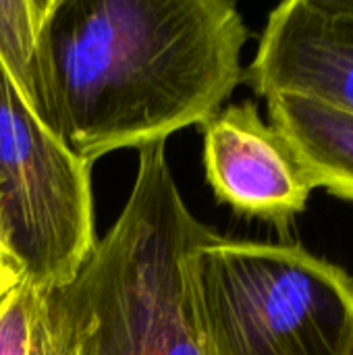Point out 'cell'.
Here are the masks:
<instances>
[{"instance_id": "obj_1", "label": "cell", "mask_w": 353, "mask_h": 355, "mask_svg": "<svg viewBox=\"0 0 353 355\" xmlns=\"http://www.w3.org/2000/svg\"><path fill=\"white\" fill-rule=\"evenodd\" d=\"M246 42L231 0H54L46 125L87 164L202 127L243 81Z\"/></svg>"}, {"instance_id": "obj_2", "label": "cell", "mask_w": 353, "mask_h": 355, "mask_svg": "<svg viewBox=\"0 0 353 355\" xmlns=\"http://www.w3.org/2000/svg\"><path fill=\"white\" fill-rule=\"evenodd\" d=\"M210 233L177 187L166 141L139 148L114 225L69 283L40 289L31 355H212L189 277Z\"/></svg>"}, {"instance_id": "obj_3", "label": "cell", "mask_w": 353, "mask_h": 355, "mask_svg": "<svg viewBox=\"0 0 353 355\" xmlns=\"http://www.w3.org/2000/svg\"><path fill=\"white\" fill-rule=\"evenodd\" d=\"M189 277L212 355H353V277L300 243L212 231Z\"/></svg>"}, {"instance_id": "obj_4", "label": "cell", "mask_w": 353, "mask_h": 355, "mask_svg": "<svg viewBox=\"0 0 353 355\" xmlns=\"http://www.w3.org/2000/svg\"><path fill=\"white\" fill-rule=\"evenodd\" d=\"M0 229L25 279L69 283L96 243L92 164L29 108L0 62Z\"/></svg>"}, {"instance_id": "obj_5", "label": "cell", "mask_w": 353, "mask_h": 355, "mask_svg": "<svg viewBox=\"0 0 353 355\" xmlns=\"http://www.w3.org/2000/svg\"><path fill=\"white\" fill-rule=\"evenodd\" d=\"M202 133L206 179L221 204L275 227H289L308 208L314 187L256 102L223 106Z\"/></svg>"}, {"instance_id": "obj_6", "label": "cell", "mask_w": 353, "mask_h": 355, "mask_svg": "<svg viewBox=\"0 0 353 355\" xmlns=\"http://www.w3.org/2000/svg\"><path fill=\"white\" fill-rule=\"evenodd\" d=\"M243 79L264 100L291 94L353 112V17L333 0L281 2Z\"/></svg>"}, {"instance_id": "obj_7", "label": "cell", "mask_w": 353, "mask_h": 355, "mask_svg": "<svg viewBox=\"0 0 353 355\" xmlns=\"http://www.w3.org/2000/svg\"><path fill=\"white\" fill-rule=\"evenodd\" d=\"M266 106L314 191L353 202V112L291 94L270 96Z\"/></svg>"}, {"instance_id": "obj_8", "label": "cell", "mask_w": 353, "mask_h": 355, "mask_svg": "<svg viewBox=\"0 0 353 355\" xmlns=\"http://www.w3.org/2000/svg\"><path fill=\"white\" fill-rule=\"evenodd\" d=\"M52 2L54 0H0V62L44 125L42 35Z\"/></svg>"}, {"instance_id": "obj_9", "label": "cell", "mask_w": 353, "mask_h": 355, "mask_svg": "<svg viewBox=\"0 0 353 355\" xmlns=\"http://www.w3.org/2000/svg\"><path fill=\"white\" fill-rule=\"evenodd\" d=\"M40 287L23 279L0 297V355H31Z\"/></svg>"}, {"instance_id": "obj_10", "label": "cell", "mask_w": 353, "mask_h": 355, "mask_svg": "<svg viewBox=\"0 0 353 355\" xmlns=\"http://www.w3.org/2000/svg\"><path fill=\"white\" fill-rule=\"evenodd\" d=\"M23 279H25V272H23L21 264L15 260V256L10 254L6 239L2 235V229H0V297L6 291H10L17 283H21Z\"/></svg>"}, {"instance_id": "obj_11", "label": "cell", "mask_w": 353, "mask_h": 355, "mask_svg": "<svg viewBox=\"0 0 353 355\" xmlns=\"http://www.w3.org/2000/svg\"><path fill=\"white\" fill-rule=\"evenodd\" d=\"M333 4H335L339 10H343V12H347V15H352L353 17V0H333Z\"/></svg>"}]
</instances>
